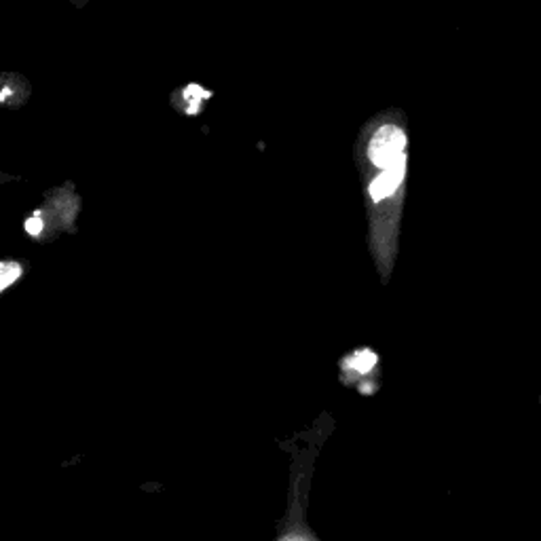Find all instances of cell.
I'll use <instances>...</instances> for the list:
<instances>
[{
  "label": "cell",
  "mask_w": 541,
  "mask_h": 541,
  "mask_svg": "<svg viewBox=\"0 0 541 541\" xmlns=\"http://www.w3.org/2000/svg\"><path fill=\"white\" fill-rule=\"evenodd\" d=\"M21 265L19 262H0V292L6 290L13 281L21 277Z\"/></svg>",
  "instance_id": "cell-2"
},
{
  "label": "cell",
  "mask_w": 541,
  "mask_h": 541,
  "mask_svg": "<svg viewBox=\"0 0 541 541\" xmlns=\"http://www.w3.org/2000/svg\"><path fill=\"white\" fill-rule=\"evenodd\" d=\"M379 368V358L375 351L370 349H358L353 353H349L345 360H343V377H345V383H355V379H364V377H370L375 375Z\"/></svg>",
  "instance_id": "cell-1"
}]
</instances>
